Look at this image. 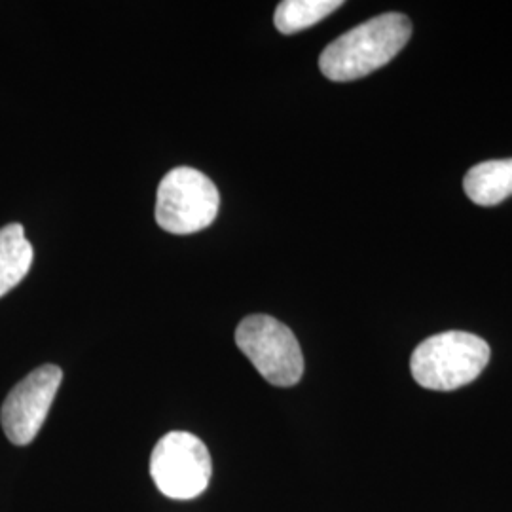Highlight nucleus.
<instances>
[{"label":"nucleus","instance_id":"obj_3","mask_svg":"<svg viewBox=\"0 0 512 512\" xmlns=\"http://www.w3.org/2000/svg\"><path fill=\"white\" fill-rule=\"evenodd\" d=\"M219 207V190L207 175L192 167H175L158 186L156 222L169 234L190 236L211 226Z\"/></svg>","mask_w":512,"mask_h":512},{"label":"nucleus","instance_id":"obj_6","mask_svg":"<svg viewBox=\"0 0 512 512\" xmlns=\"http://www.w3.org/2000/svg\"><path fill=\"white\" fill-rule=\"evenodd\" d=\"M63 380L61 368L44 365L21 380L0 410L4 435L16 446L31 444L42 429Z\"/></svg>","mask_w":512,"mask_h":512},{"label":"nucleus","instance_id":"obj_1","mask_svg":"<svg viewBox=\"0 0 512 512\" xmlns=\"http://www.w3.org/2000/svg\"><path fill=\"white\" fill-rule=\"evenodd\" d=\"M412 23L389 12L368 19L336 38L319 57V69L332 82H351L382 69L408 44Z\"/></svg>","mask_w":512,"mask_h":512},{"label":"nucleus","instance_id":"obj_5","mask_svg":"<svg viewBox=\"0 0 512 512\" xmlns=\"http://www.w3.org/2000/svg\"><path fill=\"white\" fill-rule=\"evenodd\" d=\"M213 473V463L202 440L186 431H171L154 446L150 475L169 499L186 501L202 495Z\"/></svg>","mask_w":512,"mask_h":512},{"label":"nucleus","instance_id":"obj_2","mask_svg":"<svg viewBox=\"0 0 512 512\" xmlns=\"http://www.w3.org/2000/svg\"><path fill=\"white\" fill-rule=\"evenodd\" d=\"M490 361V346L471 332L450 330L423 340L410 359L414 380L433 391L475 382Z\"/></svg>","mask_w":512,"mask_h":512},{"label":"nucleus","instance_id":"obj_9","mask_svg":"<svg viewBox=\"0 0 512 512\" xmlns=\"http://www.w3.org/2000/svg\"><path fill=\"white\" fill-rule=\"evenodd\" d=\"M342 4V0H283L275 10V29L283 35L300 33L336 12Z\"/></svg>","mask_w":512,"mask_h":512},{"label":"nucleus","instance_id":"obj_8","mask_svg":"<svg viewBox=\"0 0 512 512\" xmlns=\"http://www.w3.org/2000/svg\"><path fill=\"white\" fill-rule=\"evenodd\" d=\"M33 256V245L25 238L21 224H8L0 230V298L29 274Z\"/></svg>","mask_w":512,"mask_h":512},{"label":"nucleus","instance_id":"obj_7","mask_svg":"<svg viewBox=\"0 0 512 512\" xmlns=\"http://www.w3.org/2000/svg\"><path fill=\"white\" fill-rule=\"evenodd\" d=\"M465 194L471 202L492 207L512 196V158L490 160L475 165L463 179Z\"/></svg>","mask_w":512,"mask_h":512},{"label":"nucleus","instance_id":"obj_4","mask_svg":"<svg viewBox=\"0 0 512 512\" xmlns=\"http://www.w3.org/2000/svg\"><path fill=\"white\" fill-rule=\"evenodd\" d=\"M236 344L260 376L277 387L302 380L304 355L293 330L270 315H249L239 323Z\"/></svg>","mask_w":512,"mask_h":512}]
</instances>
